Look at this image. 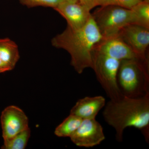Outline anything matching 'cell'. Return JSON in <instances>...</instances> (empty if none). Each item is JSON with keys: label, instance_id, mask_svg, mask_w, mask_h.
<instances>
[{"label": "cell", "instance_id": "cell-1", "mask_svg": "<svg viewBox=\"0 0 149 149\" xmlns=\"http://www.w3.org/2000/svg\"><path fill=\"white\" fill-rule=\"evenodd\" d=\"M103 116L106 122L116 132L118 142L123 141L125 128L139 129L149 141V94L139 98L123 96L116 100H110L105 104Z\"/></svg>", "mask_w": 149, "mask_h": 149}, {"label": "cell", "instance_id": "cell-2", "mask_svg": "<svg viewBox=\"0 0 149 149\" xmlns=\"http://www.w3.org/2000/svg\"><path fill=\"white\" fill-rule=\"evenodd\" d=\"M93 17L80 29H72L67 27L64 31L52 39L54 47L67 51L70 56V64L75 71L82 74L93 65L92 53L95 45L102 39Z\"/></svg>", "mask_w": 149, "mask_h": 149}, {"label": "cell", "instance_id": "cell-3", "mask_svg": "<svg viewBox=\"0 0 149 149\" xmlns=\"http://www.w3.org/2000/svg\"><path fill=\"white\" fill-rule=\"evenodd\" d=\"M117 79L118 88L123 96L139 98L149 95L148 59L120 61Z\"/></svg>", "mask_w": 149, "mask_h": 149}, {"label": "cell", "instance_id": "cell-4", "mask_svg": "<svg viewBox=\"0 0 149 149\" xmlns=\"http://www.w3.org/2000/svg\"><path fill=\"white\" fill-rule=\"evenodd\" d=\"M91 15L102 37L117 35L125 26L135 23L133 11L119 6H101Z\"/></svg>", "mask_w": 149, "mask_h": 149}, {"label": "cell", "instance_id": "cell-5", "mask_svg": "<svg viewBox=\"0 0 149 149\" xmlns=\"http://www.w3.org/2000/svg\"><path fill=\"white\" fill-rule=\"evenodd\" d=\"M92 68L110 100H118L123 97L117 83L120 61L94 50L92 53Z\"/></svg>", "mask_w": 149, "mask_h": 149}, {"label": "cell", "instance_id": "cell-6", "mask_svg": "<svg viewBox=\"0 0 149 149\" xmlns=\"http://www.w3.org/2000/svg\"><path fill=\"white\" fill-rule=\"evenodd\" d=\"M77 146L90 148L100 145L105 139L102 125L95 118L83 119L70 137Z\"/></svg>", "mask_w": 149, "mask_h": 149}, {"label": "cell", "instance_id": "cell-7", "mask_svg": "<svg viewBox=\"0 0 149 149\" xmlns=\"http://www.w3.org/2000/svg\"><path fill=\"white\" fill-rule=\"evenodd\" d=\"M118 35L139 58L148 59L147 52L149 45V29L131 24L122 28Z\"/></svg>", "mask_w": 149, "mask_h": 149}, {"label": "cell", "instance_id": "cell-8", "mask_svg": "<svg viewBox=\"0 0 149 149\" xmlns=\"http://www.w3.org/2000/svg\"><path fill=\"white\" fill-rule=\"evenodd\" d=\"M28 123V117L21 109L14 105L6 107L1 116L3 141L8 140L29 128Z\"/></svg>", "mask_w": 149, "mask_h": 149}, {"label": "cell", "instance_id": "cell-9", "mask_svg": "<svg viewBox=\"0 0 149 149\" xmlns=\"http://www.w3.org/2000/svg\"><path fill=\"white\" fill-rule=\"evenodd\" d=\"M93 50L120 61L123 60L141 58L123 41L118 35L102 37L94 46Z\"/></svg>", "mask_w": 149, "mask_h": 149}, {"label": "cell", "instance_id": "cell-10", "mask_svg": "<svg viewBox=\"0 0 149 149\" xmlns=\"http://www.w3.org/2000/svg\"><path fill=\"white\" fill-rule=\"evenodd\" d=\"M54 9L66 20L68 27L72 29L82 28L92 17L91 11L78 2L63 1Z\"/></svg>", "mask_w": 149, "mask_h": 149}, {"label": "cell", "instance_id": "cell-11", "mask_svg": "<svg viewBox=\"0 0 149 149\" xmlns=\"http://www.w3.org/2000/svg\"><path fill=\"white\" fill-rule=\"evenodd\" d=\"M105 104V99L102 96L85 97L77 101L71 109L70 114L76 116L83 120L95 118Z\"/></svg>", "mask_w": 149, "mask_h": 149}, {"label": "cell", "instance_id": "cell-12", "mask_svg": "<svg viewBox=\"0 0 149 149\" xmlns=\"http://www.w3.org/2000/svg\"><path fill=\"white\" fill-rule=\"evenodd\" d=\"M19 58L18 47L14 41L0 39V73L13 70Z\"/></svg>", "mask_w": 149, "mask_h": 149}, {"label": "cell", "instance_id": "cell-13", "mask_svg": "<svg viewBox=\"0 0 149 149\" xmlns=\"http://www.w3.org/2000/svg\"><path fill=\"white\" fill-rule=\"evenodd\" d=\"M83 119L71 114L56 128V136L58 137H70L79 127Z\"/></svg>", "mask_w": 149, "mask_h": 149}, {"label": "cell", "instance_id": "cell-14", "mask_svg": "<svg viewBox=\"0 0 149 149\" xmlns=\"http://www.w3.org/2000/svg\"><path fill=\"white\" fill-rule=\"evenodd\" d=\"M31 135V130L28 128L8 140L4 141L2 149H24Z\"/></svg>", "mask_w": 149, "mask_h": 149}, {"label": "cell", "instance_id": "cell-15", "mask_svg": "<svg viewBox=\"0 0 149 149\" xmlns=\"http://www.w3.org/2000/svg\"><path fill=\"white\" fill-rule=\"evenodd\" d=\"M131 9L135 15L134 24L149 29V2L142 1Z\"/></svg>", "mask_w": 149, "mask_h": 149}, {"label": "cell", "instance_id": "cell-16", "mask_svg": "<svg viewBox=\"0 0 149 149\" xmlns=\"http://www.w3.org/2000/svg\"><path fill=\"white\" fill-rule=\"evenodd\" d=\"M19 3L28 8L45 7L55 8L63 0H18Z\"/></svg>", "mask_w": 149, "mask_h": 149}, {"label": "cell", "instance_id": "cell-17", "mask_svg": "<svg viewBox=\"0 0 149 149\" xmlns=\"http://www.w3.org/2000/svg\"><path fill=\"white\" fill-rule=\"evenodd\" d=\"M142 0H100L98 6L114 5L131 9Z\"/></svg>", "mask_w": 149, "mask_h": 149}, {"label": "cell", "instance_id": "cell-18", "mask_svg": "<svg viewBox=\"0 0 149 149\" xmlns=\"http://www.w3.org/2000/svg\"><path fill=\"white\" fill-rule=\"evenodd\" d=\"M100 0H78V2L89 10L98 6Z\"/></svg>", "mask_w": 149, "mask_h": 149}, {"label": "cell", "instance_id": "cell-19", "mask_svg": "<svg viewBox=\"0 0 149 149\" xmlns=\"http://www.w3.org/2000/svg\"><path fill=\"white\" fill-rule=\"evenodd\" d=\"M64 1L69 2L71 3H76L78 2V0H63Z\"/></svg>", "mask_w": 149, "mask_h": 149}, {"label": "cell", "instance_id": "cell-20", "mask_svg": "<svg viewBox=\"0 0 149 149\" xmlns=\"http://www.w3.org/2000/svg\"><path fill=\"white\" fill-rule=\"evenodd\" d=\"M143 1H144L148 2H149V0H142Z\"/></svg>", "mask_w": 149, "mask_h": 149}]
</instances>
